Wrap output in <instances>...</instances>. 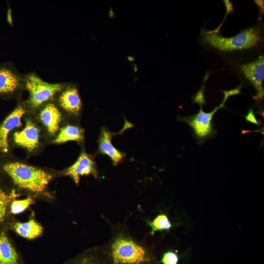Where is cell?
I'll use <instances>...</instances> for the list:
<instances>
[{"label":"cell","instance_id":"9c48e42d","mask_svg":"<svg viewBox=\"0 0 264 264\" xmlns=\"http://www.w3.org/2000/svg\"><path fill=\"white\" fill-rule=\"evenodd\" d=\"M243 74L253 85L256 93L255 100H261L264 97L263 82L264 78V58L261 56L255 61L241 66Z\"/></svg>","mask_w":264,"mask_h":264},{"label":"cell","instance_id":"5b68a950","mask_svg":"<svg viewBox=\"0 0 264 264\" xmlns=\"http://www.w3.org/2000/svg\"><path fill=\"white\" fill-rule=\"evenodd\" d=\"M202 34L204 42L223 51L249 48L256 45L260 40L259 30L254 27L230 38L221 36L212 31H204Z\"/></svg>","mask_w":264,"mask_h":264},{"label":"cell","instance_id":"6da1fadb","mask_svg":"<svg viewBox=\"0 0 264 264\" xmlns=\"http://www.w3.org/2000/svg\"><path fill=\"white\" fill-rule=\"evenodd\" d=\"M104 246L112 264H152L155 261L152 249L121 225L112 226L111 238Z\"/></svg>","mask_w":264,"mask_h":264},{"label":"cell","instance_id":"30bf717a","mask_svg":"<svg viewBox=\"0 0 264 264\" xmlns=\"http://www.w3.org/2000/svg\"><path fill=\"white\" fill-rule=\"evenodd\" d=\"M64 174L70 177L76 185L79 183L80 176L91 175L96 178L98 176L93 158L85 152L81 153L76 161L65 170Z\"/></svg>","mask_w":264,"mask_h":264},{"label":"cell","instance_id":"ba28073f","mask_svg":"<svg viewBox=\"0 0 264 264\" xmlns=\"http://www.w3.org/2000/svg\"><path fill=\"white\" fill-rule=\"evenodd\" d=\"M25 76L13 66L0 67V95L18 93L25 89Z\"/></svg>","mask_w":264,"mask_h":264},{"label":"cell","instance_id":"7402d4cb","mask_svg":"<svg viewBox=\"0 0 264 264\" xmlns=\"http://www.w3.org/2000/svg\"><path fill=\"white\" fill-rule=\"evenodd\" d=\"M245 119L247 121L258 125V122L257 121L253 109H250L248 114L245 116Z\"/></svg>","mask_w":264,"mask_h":264},{"label":"cell","instance_id":"ffe728a7","mask_svg":"<svg viewBox=\"0 0 264 264\" xmlns=\"http://www.w3.org/2000/svg\"><path fill=\"white\" fill-rule=\"evenodd\" d=\"M35 202L34 199L28 197L23 199L13 200L10 204V213L13 215L21 214Z\"/></svg>","mask_w":264,"mask_h":264},{"label":"cell","instance_id":"8992f818","mask_svg":"<svg viewBox=\"0 0 264 264\" xmlns=\"http://www.w3.org/2000/svg\"><path fill=\"white\" fill-rule=\"evenodd\" d=\"M56 104L65 112L73 115H79L82 108V102L77 85L65 83L64 87L56 95Z\"/></svg>","mask_w":264,"mask_h":264},{"label":"cell","instance_id":"44dd1931","mask_svg":"<svg viewBox=\"0 0 264 264\" xmlns=\"http://www.w3.org/2000/svg\"><path fill=\"white\" fill-rule=\"evenodd\" d=\"M179 256L175 250H168L162 255L160 263L162 264H178Z\"/></svg>","mask_w":264,"mask_h":264},{"label":"cell","instance_id":"2e32d148","mask_svg":"<svg viewBox=\"0 0 264 264\" xmlns=\"http://www.w3.org/2000/svg\"><path fill=\"white\" fill-rule=\"evenodd\" d=\"M13 229L21 237L29 240L40 236L43 232L42 226L34 219L25 222H17L14 224Z\"/></svg>","mask_w":264,"mask_h":264},{"label":"cell","instance_id":"9a60e30c","mask_svg":"<svg viewBox=\"0 0 264 264\" xmlns=\"http://www.w3.org/2000/svg\"><path fill=\"white\" fill-rule=\"evenodd\" d=\"M0 264H21L18 253L4 232L0 233Z\"/></svg>","mask_w":264,"mask_h":264},{"label":"cell","instance_id":"7a4b0ae2","mask_svg":"<svg viewBox=\"0 0 264 264\" xmlns=\"http://www.w3.org/2000/svg\"><path fill=\"white\" fill-rule=\"evenodd\" d=\"M3 169L17 186L33 193L44 191L52 177L43 170L19 162L6 163Z\"/></svg>","mask_w":264,"mask_h":264},{"label":"cell","instance_id":"ac0fdd59","mask_svg":"<svg viewBox=\"0 0 264 264\" xmlns=\"http://www.w3.org/2000/svg\"><path fill=\"white\" fill-rule=\"evenodd\" d=\"M148 226L151 228L150 234L154 235L157 231H168L173 228V224L167 215L160 213L152 220H146Z\"/></svg>","mask_w":264,"mask_h":264},{"label":"cell","instance_id":"277c9868","mask_svg":"<svg viewBox=\"0 0 264 264\" xmlns=\"http://www.w3.org/2000/svg\"><path fill=\"white\" fill-rule=\"evenodd\" d=\"M25 89L28 93V106L37 109L54 100L65 83H49L43 79L34 71L24 74Z\"/></svg>","mask_w":264,"mask_h":264},{"label":"cell","instance_id":"e0dca14e","mask_svg":"<svg viewBox=\"0 0 264 264\" xmlns=\"http://www.w3.org/2000/svg\"><path fill=\"white\" fill-rule=\"evenodd\" d=\"M84 130L78 126L67 125L60 130L54 142L60 144L70 141L82 142L84 139Z\"/></svg>","mask_w":264,"mask_h":264},{"label":"cell","instance_id":"52a82bcc","mask_svg":"<svg viewBox=\"0 0 264 264\" xmlns=\"http://www.w3.org/2000/svg\"><path fill=\"white\" fill-rule=\"evenodd\" d=\"M132 125L127 122L123 128L118 133L110 131L107 127L101 128L98 140V154L107 155L111 160L114 166H117L122 162L126 156V154L115 148L111 142L112 137L121 133Z\"/></svg>","mask_w":264,"mask_h":264},{"label":"cell","instance_id":"4fadbf2b","mask_svg":"<svg viewBox=\"0 0 264 264\" xmlns=\"http://www.w3.org/2000/svg\"><path fill=\"white\" fill-rule=\"evenodd\" d=\"M39 130L30 120H28L24 128L13 134L14 142L18 145L31 152L37 148L39 143Z\"/></svg>","mask_w":264,"mask_h":264},{"label":"cell","instance_id":"d6986e66","mask_svg":"<svg viewBox=\"0 0 264 264\" xmlns=\"http://www.w3.org/2000/svg\"><path fill=\"white\" fill-rule=\"evenodd\" d=\"M18 197L19 195L15 191L8 193L0 190V223L4 220L7 208L11 202Z\"/></svg>","mask_w":264,"mask_h":264},{"label":"cell","instance_id":"8fae6325","mask_svg":"<svg viewBox=\"0 0 264 264\" xmlns=\"http://www.w3.org/2000/svg\"><path fill=\"white\" fill-rule=\"evenodd\" d=\"M21 104L7 116L0 126V151H8V136L11 131L22 125L21 119L25 113L26 108Z\"/></svg>","mask_w":264,"mask_h":264},{"label":"cell","instance_id":"7c38bea8","mask_svg":"<svg viewBox=\"0 0 264 264\" xmlns=\"http://www.w3.org/2000/svg\"><path fill=\"white\" fill-rule=\"evenodd\" d=\"M62 264H112L104 245L89 248Z\"/></svg>","mask_w":264,"mask_h":264},{"label":"cell","instance_id":"5bb4252c","mask_svg":"<svg viewBox=\"0 0 264 264\" xmlns=\"http://www.w3.org/2000/svg\"><path fill=\"white\" fill-rule=\"evenodd\" d=\"M39 117L47 132L55 134L59 130L62 114L60 109L53 100L39 108Z\"/></svg>","mask_w":264,"mask_h":264},{"label":"cell","instance_id":"3957f363","mask_svg":"<svg viewBox=\"0 0 264 264\" xmlns=\"http://www.w3.org/2000/svg\"><path fill=\"white\" fill-rule=\"evenodd\" d=\"M241 87L229 91H224L222 102L211 111L206 112L202 110L200 105L199 111L189 116H178V120L186 123L191 128L198 143H202L216 135L217 131L213 122L214 114L220 109L222 108L228 98L240 92Z\"/></svg>","mask_w":264,"mask_h":264}]
</instances>
